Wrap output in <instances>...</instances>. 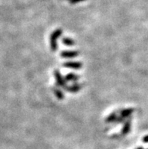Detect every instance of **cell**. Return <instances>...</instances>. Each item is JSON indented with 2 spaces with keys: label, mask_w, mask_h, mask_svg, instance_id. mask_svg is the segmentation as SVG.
I'll return each instance as SVG.
<instances>
[{
  "label": "cell",
  "mask_w": 148,
  "mask_h": 149,
  "mask_svg": "<svg viewBox=\"0 0 148 149\" xmlns=\"http://www.w3.org/2000/svg\"><path fill=\"white\" fill-rule=\"evenodd\" d=\"M79 52L75 51H64L60 53V56L65 58H75L78 56Z\"/></svg>",
  "instance_id": "obj_3"
},
{
  "label": "cell",
  "mask_w": 148,
  "mask_h": 149,
  "mask_svg": "<svg viewBox=\"0 0 148 149\" xmlns=\"http://www.w3.org/2000/svg\"><path fill=\"white\" fill-rule=\"evenodd\" d=\"M83 64L80 62H73V61H69V62H66L64 64V66L65 68H72V69H80L82 68Z\"/></svg>",
  "instance_id": "obj_4"
},
{
  "label": "cell",
  "mask_w": 148,
  "mask_h": 149,
  "mask_svg": "<svg viewBox=\"0 0 148 149\" xmlns=\"http://www.w3.org/2000/svg\"><path fill=\"white\" fill-rule=\"evenodd\" d=\"M62 42H63V43L66 45H68V46H71V45H73L75 44L74 41L71 39H69V38H64L63 40H62Z\"/></svg>",
  "instance_id": "obj_11"
},
{
  "label": "cell",
  "mask_w": 148,
  "mask_h": 149,
  "mask_svg": "<svg viewBox=\"0 0 148 149\" xmlns=\"http://www.w3.org/2000/svg\"><path fill=\"white\" fill-rule=\"evenodd\" d=\"M137 149H144V148H143V147H139V148H138Z\"/></svg>",
  "instance_id": "obj_14"
},
{
  "label": "cell",
  "mask_w": 148,
  "mask_h": 149,
  "mask_svg": "<svg viewBox=\"0 0 148 149\" xmlns=\"http://www.w3.org/2000/svg\"><path fill=\"white\" fill-rule=\"evenodd\" d=\"M63 33V30L61 29H57L51 34L50 36V45L51 49L53 52H55L58 49V38L61 36V34Z\"/></svg>",
  "instance_id": "obj_1"
},
{
  "label": "cell",
  "mask_w": 148,
  "mask_h": 149,
  "mask_svg": "<svg viewBox=\"0 0 148 149\" xmlns=\"http://www.w3.org/2000/svg\"><path fill=\"white\" fill-rule=\"evenodd\" d=\"M135 110L133 108H126V109H124L122 111H120V117H123V118H126V117H129L132 114V113L134 112Z\"/></svg>",
  "instance_id": "obj_5"
},
{
  "label": "cell",
  "mask_w": 148,
  "mask_h": 149,
  "mask_svg": "<svg viewBox=\"0 0 148 149\" xmlns=\"http://www.w3.org/2000/svg\"><path fill=\"white\" fill-rule=\"evenodd\" d=\"M83 1H85V0H70V3L76 4V3H78V2H83Z\"/></svg>",
  "instance_id": "obj_12"
},
{
  "label": "cell",
  "mask_w": 148,
  "mask_h": 149,
  "mask_svg": "<svg viewBox=\"0 0 148 149\" xmlns=\"http://www.w3.org/2000/svg\"><path fill=\"white\" fill-rule=\"evenodd\" d=\"M81 88H82V86L79 85V84H74L71 86L66 87V90L67 92H70V93H77L78 91L80 90Z\"/></svg>",
  "instance_id": "obj_7"
},
{
  "label": "cell",
  "mask_w": 148,
  "mask_h": 149,
  "mask_svg": "<svg viewBox=\"0 0 148 149\" xmlns=\"http://www.w3.org/2000/svg\"><path fill=\"white\" fill-rule=\"evenodd\" d=\"M54 77H55V79H56L57 84H58V86H60L65 87L66 80L63 78V77L61 76V74H60V73L59 72V70H54Z\"/></svg>",
  "instance_id": "obj_2"
},
{
  "label": "cell",
  "mask_w": 148,
  "mask_h": 149,
  "mask_svg": "<svg viewBox=\"0 0 148 149\" xmlns=\"http://www.w3.org/2000/svg\"><path fill=\"white\" fill-rule=\"evenodd\" d=\"M78 79H79V77L74 74H68L65 77V80L67 81H76Z\"/></svg>",
  "instance_id": "obj_8"
},
{
  "label": "cell",
  "mask_w": 148,
  "mask_h": 149,
  "mask_svg": "<svg viewBox=\"0 0 148 149\" xmlns=\"http://www.w3.org/2000/svg\"><path fill=\"white\" fill-rule=\"evenodd\" d=\"M117 115H116V113H112L111 114H110V115L107 117V123H112V122H115L116 120V118H117Z\"/></svg>",
  "instance_id": "obj_10"
},
{
  "label": "cell",
  "mask_w": 148,
  "mask_h": 149,
  "mask_svg": "<svg viewBox=\"0 0 148 149\" xmlns=\"http://www.w3.org/2000/svg\"><path fill=\"white\" fill-rule=\"evenodd\" d=\"M53 92H54V95H56V97L58 98V99L61 100V99H63V98H64V93H62L60 89H53Z\"/></svg>",
  "instance_id": "obj_9"
},
{
  "label": "cell",
  "mask_w": 148,
  "mask_h": 149,
  "mask_svg": "<svg viewBox=\"0 0 148 149\" xmlns=\"http://www.w3.org/2000/svg\"><path fill=\"white\" fill-rule=\"evenodd\" d=\"M143 142H145V143H148V136H145V137L143 138Z\"/></svg>",
  "instance_id": "obj_13"
},
{
  "label": "cell",
  "mask_w": 148,
  "mask_h": 149,
  "mask_svg": "<svg viewBox=\"0 0 148 149\" xmlns=\"http://www.w3.org/2000/svg\"><path fill=\"white\" fill-rule=\"evenodd\" d=\"M131 130V121L127 120L124 124V127L122 129V136H126Z\"/></svg>",
  "instance_id": "obj_6"
}]
</instances>
